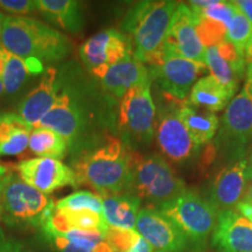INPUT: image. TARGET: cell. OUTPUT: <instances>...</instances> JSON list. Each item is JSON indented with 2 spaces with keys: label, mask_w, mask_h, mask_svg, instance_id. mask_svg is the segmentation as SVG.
<instances>
[{
  "label": "cell",
  "mask_w": 252,
  "mask_h": 252,
  "mask_svg": "<svg viewBox=\"0 0 252 252\" xmlns=\"http://www.w3.org/2000/svg\"><path fill=\"white\" fill-rule=\"evenodd\" d=\"M234 2L236 7L242 12V14H243L252 25V0H237V1Z\"/></svg>",
  "instance_id": "cell-37"
},
{
  "label": "cell",
  "mask_w": 252,
  "mask_h": 252,
  "mask_svg": "<svg viewBox=\"0 0 252 252\" xmlns=\"http://www.w3.org/2000/svg\"><path fill=\"white\" fill-rule=\"evenodd\" d=\"M28 147L39 158L61 160L67 154L69 145L58 132L47 127H36L31 132Z\"/></svg>",
  "instance_id": "cell-29"
},
{
  "label": "cell",
  "mask_w": 252,
  "mask_h": 252,
  "mask_svg": "<svg viewBox=\"0 0 252 252\" xmlns=\"http://www.w3.org/2000/svg\"><path fill=\"white\" fill-rule=\"evenodd\" d=\"M232 98L234 96L219 81L212 75H207L201 77L191 88L188 102L191 105L215 113L226 108Z\"/></svg>",
  "instance_id": "cell-26"
},
{
  "label": "cell",
  "mask_w": 252,
  "mask_h": 252,
  "mask_svg": "<svg viewBox=\"0 0 252 252\" xmlns=\"http://www.w3.org/2000/svg\"><path fill=\"white\" fill-rule=\"evenodd\" d=\"M72 171L78 185H88L100 196L130 193L131 152L116 137L76 151Z\"/></svg>",
  "instance_id": "cell-1"
},
{
  "label": "cell",
  "mask_w": 252,
  "mask_h": 252,
  "mask_svg": "<svg viewBox=\"0 0 252 252\" xmlns=\"http://www.w3.org/2000/svg\"><path fill=\"white\" fill-rule=\"evenodd\" d=\"M55 209L62 210H91L103 215V200L100 195L88 190H80L61 198L55 204Z\"/></svg>",
  "instance_id": "cell-30"
},
{
  "label": "cell",
  "mask_w": 252,
  "mask_h": 252,
  "mask_svg": "<svg viewBox=\"0 0 252 252\" xmlns=\"http://www.w3.org/2000/svg\"><path fill=\"white\" fill-rule=\"evenodd\" d=\"M103 200V216L109 226L135 230L140 198L131 193L105 195Z\"/></svg>",
  "instance_id": "cell-24"
},
{
  "label": "cell",
  "mask_w": 252,
  "mask_h": 252,
  "mask_svg": "<svg viewBox=\"0 0 252 252\" xmlns=\"http://www.w3.org/2000/svg\"><path fill=\"white\" fill-rule=\"evenodd\" d=\"M17 169L26 184L46 195L67 186L77 187L74 171L61 160L49 158L24 160L18 163Z\"/></svg>",
  "instance_id": "cell-14"
},
{
  "label": "cell",
  "mask_w": 252,
  "mask_h": 252,
  "mask_svg": "<svg viewBox=\"0 0 252 252\" xmlns=\"http://www.w3.org/2000/svg\"><path fill=\"white\" fill-rule=\"evenodd\" d=\"M244 55L245 63H247V82L244 86L248 88V90L252 91V37L245 48Z\"/></svg>",
  "instance_id": "cell-36"
},
{
  "label": "cell",
  "mask_w": 252,
  "mask_h": 252,
  "mask_svg": "<svg viewBox=\"0 0 252 252\" xmlns=\"http://www.w3.org/2000/svg\"><path fill=\"white\" fill-rule=\"evenodd\" d=\"M59 87V69L47 68L36 87L19 104L18 115L33 128L39 127L41 121L54 105Z\"/></svg>",
  "instance_id": "cell-19"
},
{
  "label": "cell",
  "mask_w": 252,
  "mask_h": 252,
  "mask_svg": "<svg viewBox=\"0 0 252 252\" xmlns=\"http://www.w3.org/2000/svg\"><path fill=\"white\" fill-rule=\"evenodd\" d=\"M252 37V25L242 12L236 7L235 14L226 27V41L236 46L241 53L245 52Z\"/></svg>",
  "instance_id": "cell-31"
},
{
  "label": "cell",
  "mask_w": 252,
  "mask_h": 252,
  "mask_svg": "<svg viewBox=\"0 0 252 252\" xmlns=\"http://www.w3.org/2000/svg\"><path fill=\"white\" fill-rule=\"evenodd\" d=\"M0 252H37L18 239L7 237L0 229Z\"/></svg>",
  "instance_id": "cell-35"
},
{
  "label": "cell",
  "mask_w": 252,
  "mask_h": 252,
  "mask_svg": "<svg viewBox=\"0 0 252 252\" xmlns=\"http://www.w3.org/2000/svg\"><path fill=\"white\" fill-rule=\"evenodd\" d=\"M33 127L18 113H0V157H13L24 153L30 145Z\"/></svg>",
  "instance_id": "cell-23"
},
{
  "label": "cell",
  "mask_w": 252,
  "mask_h": 252,
  "mask_svg": "<svg viewBox=\"0 0 252 252\" xmlns=\"http://www.w3.org/2000/svg\"><path fill=\"white\" fill-rule=\"evenodd\" d=\"M2 49L4 58V72H2V82L6 94H13L18 93L24 86L26 80L32 75L45 72V64L39 61H31L18 58L11 53Z\"/></svg>",
  "instance_id": "cell-28"
},
{
  "label": "cell",
  "mask_w": 252,
  "mask_h": 252,
  "mask_svg": "<svg viewBox=\"0 0 252 252\" xmlns=\"http://www.w3.org/2000/svg\"><path fill=\"white\" fill-rule=\"evenodd\" d=\"M252 143V97L244 86L225 108L215 145L226 159H243Z\"/></svg>",
  "instance_id": "cell-8"
},
{
  "label": "cell",
  "mask_w": 252,
  "mask_h": 252,
  "mask_svg": "<svg viewBox=\"0 0 252 252\" xmlns=\"http://www.w3.org/2000/svg\"><path fill=\"white\" fill-rule=\"evenodd\" d=\"M247 185L245 159H242L224 167L215 176L207 200L219 213L234 210V208L243 200Z\"/></svg>",
  "instance_id": "cell-18"
},
{
  "label": "cell",
  "mask_w": 252,
  "mask_h": 252,
  "mask_svg": "<svg viewBox=\"0 0 252 252\" xmlns=\"http://www.w3.org/2000/svg\"><path fill=\"white\" fill-rule=\"evenodd\" d=\"M245 173H247L248 182L252 181V151L245 159Z\"/></svg>",
  "instance_id": "cell-40"
},
{
  "label": "cell",
  "mask_w": 252,
  "mask_h": 252,
  "mask_svg": "<svg viewBox=\"0 0 252 252\" xmlns=\"http://www.w3.org/2000/svg\"><path fill=\"white\" fill-rule=\"evenodd\" d=\"M0 47L18 58L45 63L58 62L70 54V41L65 35L30 17L6 15Z\"/></svg>",
  "instance_id": "cell-3"
},
{
  "label": "cell",
  "mask_w": 252,
  "mask_h": 252,
  "mask_svg": "<svg viewBox=\"0 0 252 252\" xmlns=\"http://www.w3.org/2000/svg\"><path fill=\"white\" fill-rule=\"evenodd\" d=\"M141 236L135 230L109 226L105 241L113 252H131L137 247Z\"/></svg>",
  "instance_id": "cell-33"
},
{
  "label": "cell",
  "mask_w": 252,
  "mask_h": 252,
  "mask_svg": "<svg viewBox=\"0 0 252 252\" xmlns=\"http://www.w3.org/2000/svg\"><path fill=\"white\" fill-rule=\"evenodd\" d=\"M130 56H133L130 37L117 30L99 32L80 47V58L91 75Z\"/></svg>",
  "instance_id": "cell-12"
},
{
  "label": "cell",
  "mask_w": 252,
  "mask_h": 252,
  "mask_svg": "<svg viewBox=\"0 0 252 252\" xmlns=\"http://www.w3.org/2000/svg\"><path fill=\"white\" fill-rule=\"evenodd\" d=\"M187 238L189 248L195 252L206 248L217 223L219 212L209 201L195 191L186 189L171 202L160 208Z\"/></svg>",
  "instance_id": "cell-7"
},
{
  "label": "cell",
  "mask_w": 252,
  "mask_h": 252,
  "mask_svg": "<svg viewBox=\"0 0 252 252\" xmlns=\"http://www.w3.org/2000/svg\"><path fill=\"white\" fill-rule=\"evenodd\" d=\"M185 182L175 174L172 166L159 154L141 157L131 153L130 193L160 209L186 190Z\"/></svg>",
  "instance_id": "cell-6"
},
{
  "label": "cell",
  "mask_w": 252,
  "mask_h": 252,
  "mask_svg": "<svg viewBox=\"0 0 252 252\" xmlns=\"http://www.w3.org/2000/svg\"><path fill=\"white\" fill-rule=\"evenodd\" d=\"M42 237L56 252H113L103 235L94 232L69 231L58 234L41 229Z\"/></svg>",
  "instance_id": "cell-22"
},
{
  "label": "cell",
  "mask_w": 252,
  "mask_h": 252,
  "mask_svg": "<svg viewBox=\"0 0 252 252\" xmlns=\"http://www.w3.org/2000/svg\"><path fill=\"white\" fill-rule=\"evenodd\" d=\"M196 32L204 48L215 47L226 40V26L213 19L196 14Z\"/></svg>",
  "instance_id": "cell-32"
},
{
  "label": "cell",
  "mask_w": 252,
  "mask_h": 252,
  "mask_svg": "<svg viewBox=\"0 0 252 252\" xmlns=\"http://www.w3.org/2000/svg\"><path fill=\"white\" fill-rule=\"evenodd\" d=\"M176 112L198 146L209 143L220 127V121L215 113L191 105L186 100Z\"/></svg>",
  "instance_id": "cell-25"
},
{
  "label": "cell",
  "mask_w": 252,
  "mask_h": 252,
  "mask_svg": "<svg viewBox=\"0 0 252 252\" xmlns=\"http://www.w3.org/2000/svg\"><path fill=\"white\" fill-rule=\"evenodd\" d=\"M59 94L50 111L43 117L39 127L58 132L68 141L69 149L78 151L89 144L93 110L83 78L75 67L59 70Z\"/></svg>",
  "instance_id": "cell-2"
},
{
  "label": "cell",
  "mask_w": 252,
  "mask_h": 252,
  "mask_svg": "<svg viewBox=\"0 0 252 252\" xmlns=\"http://www.w3.org/2000/svg\"><path fill=\"white\" fill-rule=\"evenodd\" d=\"M2 72H4V58H2V49L0 47V96L5 93L4 82H2Z\"/></svg>",
  "instance_id": "cell-41"
},
{
  "label": "cell",
  "mask_w": 252,
  "mask_h": 252,
  "mask_svg": "<svg viewBox=\"0 0 252 252\" xmlns=\"http://www.w3.org/2000/svg\"><path fill=\"white\" fill-rule=\"evenodd\" d=\"M242 201H248V202L252 203V182L247 187V190H245L244 197Z\"/></svg>",
  "instance_id": "cell-42"
},
{
  "label": "cell",
  "mask_w": 252,
  "mask_h": 252,
  "mask_svg": "<svg viewBox=\"0 0 252 252\" xmlns=\"http://www.w3.org/2000/svg\"><path fill=\"white\" fill-rule=\"evenodd\" d=\"M6 19V15L0 12V39H1V33H2V27H4V21Z\"/></svg>",
  "instance_id": "cell-43"
},
{
  "label": "cell",
  "mask_w": 252,
  "mask_h": 252,
  "mask_svg": "<svg viewBox=\"0 0 252 252\" xmlns=\"http://www.w3.org/2000/svg\"><path fill=\"white\" fill-rule=\"evenodd\" d=\"M135 231L156 252H184L189 248L181 230L156 208H141L137 216Z\"/></svg>",
  "instance_id": "cell-13"
},
{
  "label": "cell",
  "mask_w": 252,
  "mask_h": 252,
  "mask_svg": "<svg viewBox=\"0 0 252 252\" xmlns=\"http://www.w3.org/2000/svg\"><path fill=\"white\" fill-rule=\"evenodd\" d=\"M55 210L48 195L26 184L18 174L6 172L0 182V220L15 229H40Z\"/></svg>",
  "instance_id": "cell-5"
},
{
  "label": "cell",
  "mask_w": 252,
  "mask_h": 252,
  "mask_svg": "<svg viewBox=\"0 0 252 252\" xmlns=\"http://www.w3.org/2000/svg\"><path fill=\"white\" fill-rule=\"evenodd\" d=\"M6 168L2 165H0V182H1V179H2V176H4L5 174H6Z\"/></svg>",
  "instance_id": "cell-44"
},
{
  "label": "cell",
  "mask_w": 252,
  "mask_h": 252,
  "mask_svg": "<svg viewBox=\"0 0 252 252\" xmlns=\"http://www.w3.org/2000/svg\"><path fill=\"white\" fill-rule=\"evenodd\" d=\"M131 252H154V250L153 248L141 237L139 243H138L137 247H135Z\"/></svg>",
  "instance_id": "cell-39"
},
{
  "label": "cell",
  "mask_w": 252,
  "mask_h": 252,
  "mask_svg": "<svg viewBox=\"0 0 252 252\" xmlns=\"http://www.w3.org/2000/svg\"><path fill=\"white\" fill-rule=\"evenodd\" d=\"M93 76L99 80L104 90L118 98H122L131 88L151 82L149 68L134 56L110 65Z\"/></svg>",
  "instance_id": "cell-20"
},
{
  "label": "cell",
  "mask_w": 252,
  "mask_h": 252,
  "mask_svg": "<svg viewBox=\"0 0 252 252\" xmlns=\"http://www.w3.org/2000/svg\"><path fill=\"white\" fill-rule=\"evenodd\" d=\"M118 125L127 143H151L156 131V104L151 94V82L131 88L122 97Z\"/></svg>",
  "instance_id": "cell-9"
},
{
  "label": "cell",
  "mask_w": 252,
  "mask_h": 252,
  "mask_svg": "<svg viewBox=\"0 0 252 252\" xmlns=\"http://www.w3.org/2000/svg\"><path fill=\"white\" fill-rule=\"evenodd\" d=\"M212 245L219 252H252V223L236 210L220 212Z\"/></svg>",
  "instance_id": "cell-17"
},
{
  "label": "cell",
  "mask_w": 252,
  "mask_h": 252,
  "mask_svg": "<svg viewBox=\"0 0 252 252\" xmlns=\"http://www.w3.org/2000/svg\"><path fill=\"white\" fill-rule=\"evenodd\" d=\"M176 6L178 2L168 0L139 1L128 9L122 28L130 37L138 61L150 65L160 61Z\"/></svg>",
  "instance_id": "cell-4"
},
{
  "label": "cell",
  "mask_w": 252,
  "mask_h": 252,
  "mask_svg": "<svg viewBox=\"0 0 252 252\" xmlns=\"http://www.w3.org/2000/svg\"><path fill=\"white\" fill-rule=\"evenodd\" d=\"M37 9L62 30L77 33L83 26L81 2L74 0H37Z\"/></svg>",
  "instance_id": "cell-27"
},
{
  "label": "cell",
  "mask_w": 252,
  "mask_h": 252,
  "mask_svg": "<svg viewBox=\"0 0 252 252\" xmlns=\"http://www.w3.org/2000/svg\"><path fill=\"white\" fill-rule=\"evenodd\" d=\"M206 64L210 75L235 97L247 70L244 53L225 40L215 47L206 48Z\"/></svg>",
  "instance_id": "cell-16"
},
{
  "label": "cell",
  "mask_w": 252,
  "mask_h": 252,
  "mask_svg": "<svg viewBox=\"0 0 252 252\" xmlns=\"http://www.w3.org/2000/svg\"><path fill=\"white\" fill-rule=\"evenodd\" d=\"M236 212H238L241 215H243L244 217L250 220L252 223V203L248 202V201H241L237 206H236Z\"/></svg>",
  "instance_id": "cell-38"
},
{
  "label": "cell",
  "mask_w": 252,
  "mask_h": 252,
  "mask_svg": "<svg viewBox=\"0 0 252 252\" xmlns=\"http://www.w3.org/2000/svg\"><path fill=\"white\" fill-rule=\"evenodd\" d=\"M249 93H250V94H251V97H252V91H250V90H249Z\"/></svg>",
  "instance_id": "cell-45"
},
{
  "label": "cell",
  "mask_w": 252,
  "mask_h": 252,
  "mask_svg": "<svg viewBox=\"0 0 252 252\" xmlns=\"http://www.w3.org/2000/svg\"><path fill=\"white\" fill-rule=\"evenodd\" d=\"M154 252H156V251H154Z\"/></svg>",
  "instance_id": "cell-46"
},
{
  "label": "cell",
  "mask_w": 252,
  "mask_h": 252,
  "mask_svg": "<svg viewBox=\"0 0 252 252\" xmlns=\"http://www.w3.org/2000/svg\"><path fill=\"white\" fill-rule=\"evenodd\" d=\"M108 228V223L102 214L91 210L55 209L41 229L50 230L58 234H65L69 231L94 232L105 237Z\"/></svg>",
  "instance_id": "cell-21"
},
{
  "label": "cell",
  "mask_w": 252,
  "mask_h": 252,
  "mask_svg": "<svg viewBox=\"0 0 252 252\" xmlns=\"http://www.w3.org/2000/svg\"><path fill=\"white\" fill-rule=\"evenodd\" d=\"M0 8L15 17H27L37 9V0H0Z\"/></svg>",
  "instance_id": "cell-34"
},
{
  "label": "cell",
  "mask_w": 252,
  "mask_h": 252,
  "mask_svg": "<svg viewBox=\"0 0 252 252\" xmlns=\"http://www.w3.org/2000/svg\"><path fill=\"white\" fill-rule=\"evenodd\" d=\"M162 56H180L206 64V48L196 32V14L187 4L180 2L176 6L163 42Z\"/></svg>",
  "instance_id": "cell-11"
},
{
  "label": "cell",
  "mask_w": 252,
  "mask_h": 252,
  "mask_svg": "<svg viewBox=\"0 0 252 252\" xmlns=\"http://www.w3.org/2000/svg\"><path fill=\"white\" fill-rule=\"evenodd\" d=\"M150 76L158 83L163 93L176 100L185 102L191 88L203 77L208 70L207 64L180 56H162L160 61L151 65Z\"/></svg>",
  "instance_id": "cell-10"
},
{
  "label": "cell",
  "mask_w": 252,
  "mask_h": 252,
  "mask_svg": "<svg viewBox=\"0 0 252 252\" xmlns=\"http://www.w3.org/2000/svg\"><path fill=\"white\" fill-rule=\"evenodd\" d=\"M157 140L161 152L178 163L189 161L200 146L195 143L176 110H165L158 121Z\"/></svg>",
  "instance_id": "cell-15"
}]
</instances>
